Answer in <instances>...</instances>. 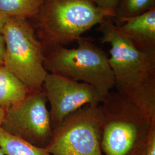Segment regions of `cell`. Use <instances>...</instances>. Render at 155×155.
I'll return each instance as SVG.
<instances>
[{"instance_id":"obj_1","label":"cell","mask_w":155,"mask_h":155,"mask_svg":"<svg viewBox=\"0 0 155 155\" xmlns=\"http://www.w3.org/2000/svg\"><path fill=\"white\" fill-rule=\"evenodd\" d=\"M99 25L101 42L111 45L109 62L114 87L155 122V52L139 50L109 18Z\"/></svg>"},{"instance_id":"obj_2","label":"cell","mask_w":155,"mask_h":155,"mask_svg":"<svg viewBox=\"0 0 155 155\" xmlns=\"http://www.w3.org/2000/svg\"><path fill=\"white\" fill-rule=\"evenodd\" d=\"M113 17L114 11L101 8L93 0H45L32 24L45 54L77 41L94 25Z\"/></svg>"},{"instance_id":"obj_3","label":"cell","mask_w":155,"mask_h":155,"mask_svg":"<svg viewBox=\"0 0 155 155\" xmlns=\"http://www.w3.org/2000/svg\"><path fill=\"white\" fill-rule=\"evenodd\" d=\"M100 107L103 122L102 153L105 155H139L155 122L118 91L110 92Z\"/></svg>"},{"instance_id":"obj_4","label":"cell","mask_w":155,"mask_h":155,"mask_svg":"<svg viewBox=\"0 0 155 155\" xmlns=\"http://www.w3.org/2000/svg\"><path fill=\"white\" fill-rule=\"evenodd\" d=\"M77 42V48L58 46L47 52L44 63L45 70L90 84L105 98L115 86L109 57L88 39L82 38Z\"/></svg>"},{"instance_id":"obj_5","label":"cell","mask_w":155,"mask_h":155,"mask_svg":"<svg viewBox=\"0 0 155 155\" xmlns=\"http://www.w3.org/2000/svg\"><path fill=\"white\" fill-rule=\"evenodd\" d=\"M2 35L5 43L4 66L31 91L42 89L48 72L44 67L45 49L29 20L9 18Z\"/></svg>"},{"instance_id":"obj_6","label":"cell","mask_w":155,"mask_h":155,"mask_svg":"<svg viewBox=\"0 0 155 155\" xmlns=\"http://www.w3.org/2000/svg\"><path fill=\"white\" fill-rule=\"evenodd\" d=\"M102 125L100 105L84 106L54 129L45 148L51 155H104Z\"/></svg>"},{"instance_id":"obj_7","label":"cell","mask_w":155,"mask_h":155,"mask_svg":"<svg viewBox=\"0 0 155 155\" xmlns=\"http://www.w3.org/2000/svg\"><path fill=\"white\" fill-rule=\"evenodd\" d=\"M47 102L43 89L31 91L21 102L5 110L0 127L12 136L45 148L54 131Z\"/></svg>"},{"instance_id":"obj_8","label":"cell","mask_w":155,"mask_h":155,"mask_svg":"<svg viewBox=\"0 0 155 155\" xmlns=\"http://www.w3.org/2000/svg\"><path fill=\"white\" fill-rule=\"evenodd\" d=\"M42 89L51 106L53 129L83 106H97L105 99L90 84L51 73L47 74Z\"/></svg>"},{"instance_id":"obj_9","label":"cell","mask_w":155,"mask_h":155,"mask_svg":"<svg viewBox=\"0 0 155 155\" xmlns=\"http://www.w3.org/2000/svg\"><path fill=\"white\" fill-rule=\"evenodd\" d=\"M118 27L139 50L155 53V8L139 16L125 19Z\"/></svg>"},{"instance_id":"obj_10","label":"cell","mask_w":155,"mask_h":155,"mask_svg":"<svg viewBox=\"0 0 155 155\" xmlns=\"http://www.w3.org/2000/svg\"><path fill=\"white\" fill-rule=\"evenodd\" d=\"M31 90L6 67H0V107L6 110L24 100Z\"/></svg>"},{"instance_id":"obj_11","label":"cell","mask_w":155,"mask_h":155,"mask_svg":"<svg viewBox=\"0 0 155 155\" xmlns=\"http://www.w3.org/2000/svg\"><path fill=\"white\" fill-rule=\"evenodd\" d=\"M0 149L5 155H51L45 148L6 132L0 127Z\"/></svg>"},{"instance_id":"obj_12","label":"cell","mask_w":155,"mask_h":155,"mask_svg":"<svg viewBox=\"0 0 155 155\" xmlns=\"http://www.w3.org/2000/svg\"><path fill=\"white\" fill-rule=\"evenodd\" d=\"M45 0H0V11L11 18L32 19Z\"/></svg>"},{"instance_id":"obj_13","label":"cell","mask_w":155,"mask_h":155,"mask_svg":"<svg viewBox=\"0 0 155 155\" xmlns=\"http://www.w3.org/2000/svg\"><path fill=\"white\" fill-rule=\"evenodd\" d=\"M153 8H155V0H121L114 11L115 17L122 22Z\"/></svg>"},{"instance_id":"obj_14","label":"cell","mask_w":155,"mask_h":155,"mask_svg":"<svg viewBox=\"0 0 155 155\" xmlns=\"http://www.w3.org/2000/svg\"><path fill=\"white\" fill-rule=\"evenodd\" d=\"M139 155H155V125L151 127Z\"/></svg>"},{"instance_id":"obj_15","label":"cell","mask_w":155,"mask_h":155,"mask_svg":"<svg viewBox=\"0 0 155 155\" xmlns=\"http://www.w3.org/2000/svg\"><path fill=\"white\" fill-rule=\"evenodd\" d=\"M121 0H93L95 4L102 9L114 11Z\"/></svg>"},{"instance_id":"obj_16","label":"cell","mask_w":155,"mask_h":155,"mask_svg":"<svg viewBox=\"0 0 155 155\" xmlns=\"http://www.w3.org/2000/svg\"><path fill=\"white\" fill-rule=\"evenodd\" d=\"M5 52V43L4 36L0 35V67L4 66V56Z\"/></svg>"},{"instance_id":"obj_17","label":"cell","mask_w":155,"mask_h":155,"mask_svg":"<svg viewBox=\"0 0 155 155\" xmlns=\"http://www.w3.org/2000/svg\"><path fill=\"white\" fill-rule=\"evenodd\" d=\"M9 18L10 17L6 16L4 13L0 11V35H2L4 28Z\"/></svg>"},{"instance_id":"obj_18","label":"cell","mask_w":155,"mask_h":155,"mask_svg":"<svg viewBox=\"0 0 155 155\" xmlns=\"http://www.w3.org/2000/svg\"><path fill=\"white\" fill-rule=\"evenodd\" d=\"M5 115V110L0 107V127L3 122Z\"/></svg>"},{"instance_id":"obj_19","label":"cell","mask_w":155,"mask_h":155,"mask_svg":"<svg viewBox=\"0 0 155 155\" xmlns=\"http://www.w3.org/2000/svg\"><path fill=\"white\" fill-rule=\"evenodd\" d=\"M0 155H5L4 154V153L2 152V151L0 149Z\"/></svg>"}]
</instances>
